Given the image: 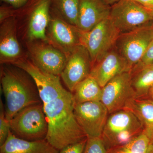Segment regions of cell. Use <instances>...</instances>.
<instances>
[{"mask_svg":"<svg viewBox=\"0 0 153 153\" xmlns=\"http://www.w3.org/2000/svg\"><path fill=\"white\" fill-rule=\"evenodd\" d=\"M148 98L152 100H153V86L151 88L148 94Z\"/></svg>","mask_w":153,"mask_h":153,"instance_id":"cell-31","label":"cell"},{"mask_svg":"<svg viewBox=\"0 0 153 153\" xmlns=\"http://www.w3.org/2000/svg\"><path fill=\"white\" fill-rule=\"evenodd\" d=\"M80 0H52L60 17L76 26L79 16Z\"/></svg>","mask_w":153,"mask_h":153,"instance_id":"cell-22","label":"cell"},{"mask_svg":"<svg viewBox=\"0 0 153 153\" xmlns=\"http://www.w3.org/2000/svg\"><path fill=\"white\" fill-rule=\"evenodd\" d=\"M51 3L52 0H36L31 6L28 33L31 41L39 40L49 43L46 30L51 19Z\"/></svg>","mask_w":153,"mask_h":153,"instance_id":"cell-17","label":"cell"},{"mask_svg":"<svg viewBox=\"0 0 153 153\" xmlns=\"http://www.w3.org/2000/svg\"><path fill=\"white\" fill-rule=\"evenodd\" d=\"M153 37V26L119 36L115 47L127 63L130 72L143 57Z\"/></svg>","mask_w":153,"mask_h":153,"instance_id":"cell-7","label":"cell"},{"mask_svg":"<svg viewBox=\"0 0 153 153\" xmlns=\"http://www.w3.org/2000/svg\"><path fill=\"white\" fill-rule=\"evenodd\" d=\"M83 153H108L101 137H87Z\"/></svg>","mask_w":153,"mask_h":153,"instance_id":"cell-24","label":"cell"},{"mask_svg":"<svg viewBox=\"0 0 153 153\" xmlns=\"http://www.w3.org/2000/svg\"><path fill=\"white\" fill-rule=\"evenodd\" d=\"M109 18L120 34L153 26L150 12L135 0H120L111 7Z\"/></svg>","mask_w":153,"mask_h":153,"instance_id":"cell-5","label":"cell"},{"mask_svg":"<svg viewBox=\"0 0 153 153\" xmlns=\"http://www.w3.org/2000/svg\"><path fill=\"white\" fill-rule=\"evenodd\" d=\"M74 114L87 137H101L109 115L107 108L101 101L75 103Z\"/></svg>","mask_w":153,"mask_h":153,"instance_id":"cell-9","label":"cell"},{"mask_svg":"<svg viewBox=\"0 0 153 153\" xmlns=\"http://www.w3.org/2000/svg\"><path fill=\"white\" fill-rule=\"evenodd\" d=\"M128 71L127 63L114 47L93 65L90 75L102 88L116 76Z\"/></svg>","mask_w":153,"mask_h":153,"instance_id":"cell-14","label":"cell"},{"mask_svg":"<svg viewBox=\"0 0 153 153\" xmlns=\"http://www.w3.org/2000/svg\"><path fill=\"white\" fill-rule=\"evenodd\" d=\"M131 85L136 98H147L153 86V63L131 71Z\"/></svg>","mask_w":153,"mask_h":153,"instance_id":"cell-20","label":"cell"},{"mask_svg":"<svg viewBox=\"0 0 153 153\" xmlns=\"http://www.w3.org/2000/svg\"><path fill=\"white\" fill-rule=\"evenodd\" d=\"M10 131V121L7 119L4 104L1 99L0 102V146L5 142Z\"/></svg>","mask_w":153,"mask_h":153,"instance_id":"cell-25","label":"cell"},{"mask_svg":"<svg viewBox=\"0 0 153 153\" xmlns=\"http://www.w3.org/2000/svg\"><path fill=\"white\" fill-rule=\"evenodd\" d=\"M10 131L22 139L37 141L46 139L48 125L43 103L23 108L10 120Z\"/></svg>","mask_w":153,"mask_h":153,"instance_id":"cell-4","label":"cell"},{"mask_svg":"<svg viewBox=\"0 0 153 153\" xmlns=\"http://www.w3.org/2000/svg\"><path fill=\"white\" fill-rule=\"evenodd\" d=\"M1 1L6 3L10 6L11 8L16 10L24 7L27 4L29 1L33 0H1Z\"/></svg>","mask_w":153,"mask_h":153,"instance_id":"cell-28","label":"cell"},{"mask_svg":"<svg viewBox=\"0 0 153 153\" xmlns=\"http://www.w3.org/2000/svg\"><path fill=\"white\" fill-rule=\"evenodd\" d=\"M59 151L46 139L27 140L16 137L10 131L5 142L0 146V153H59Z\"/></svg>","mask_w":153,"mask_h":153,"instance_id":"cell-18","label":"cell"},{"mask_svg":"<svg viewBox=\"0 0 153 153\" xmlns=\"http://www.w3.org/2000/svg\"><path fill=\"white\" fill-rule=\"evenodd\" d=\"M44 105L48 122L46 140L58 150L87 138L74 114L73 94L68 91Z\"/></svg>","mask_w":153,"mask_h":153,"instance_id":"cell-1","label":"cell"},{"mask_svg":"<svg viewBox=\"0 0 153 153\" xmlns=\"http://www.w3.org/2000/svg\"><path fill=\"white\" fill-rule=\"evenodd\" d=\"M111 7L102 0H80L76 27L82 32L92 30L109 18Z\"/></svg>","mask_w":153,"mask_h":153,"instance_id":"cell-15","label":"cell"},{"mask_svg":"<svg viewBox=\"0 0 153 153\" xmlns=\"http://www.w3.org/2000/svg\"><path fill=\"white\" fill-rule=\"evenodd\" d=\"M152 63H153V37L143 57L140 61V63L133 68L131 71L134 69L149 65Z\"/></svg>","mask_w":153,"mask_h":153,"instance_id":"cell-27","label":"cell"},{"mask_svg":"<svg viewBox=\"0 0 153 153\" xmlns=\"http://www.w3.org/2000/svg\"><path fill=\"white\" fill-rule=\"evenodd\" d=\"M1 83L6 116L9 121L25 108L42 102L33 79L19 67H3Z\"/></svg>","mask_w":153,"mask_h":153,"instance_id":"cell-2","label":"cell"},{"mask_svg":"<svg viewBox=\"0 0 153 153\" xmlns=\"http://www.w3.org/2000/svg\"><path fill=\"white\" fill-rule=\"evenodd\" d=\"M48 26L49 41L67 56L74 48L81 45V30L60 17L51 18Z\"/></svg>","mask_w":153,"mask_h":153,"instance_id":"cell-13","label":"cell"},{"mask_svg":"<svg viewBox=\"0 0 153 153\" xmlns=\"http://www.w3.org/2000/svg\"><path fill=\"white\" fill-rule=\"evenodd\" d=\"M150 143L149 138L143 133L127 144L108 150V153H146Z\"/></svg>","mask_w":153,"mask_h":153,"instance_id":"cell-23","label":"cell"},{"mask_svg":"<svg viewBox=\"0 0 153 153\" xmlns=\"http://www.w3.org/2000/svg\"><path fill=\"white\" fill-rule=\"evenodd\" d=\"M125 109L131 111L136 116L143 128L144 134L153 143V100L149 98H136Z\"/></svg>","mask_w":153,"mask_h":153,"instance_id":"cell-19","label":"cell"},{"mask_svg":"<svg viewBox=\"0 0 153 153\" xmlns=\"http://www.w3.org/2000/svg\"><path fill=\"white\" fill-rule=\"evenodd\" d=\"M143 133V128L132 111L123 109L109 114L101 136L108 150L130 142Z\"/></svg>","mask_w":153,"mask_h":153,"instance_id":"cell-3","label":"cell"},{"mask_svg":"<svg viewBox=\"0 0 153 153\" xmlns=\"http://www.w3.org/2000/svg\"><path fill=\"white\" fill-rule=\"evenodd\" d=\"M146 153H153V143H150Z\"/></svg>","mask_w":153,"mask_h":153,"instance_id":"cell-32","label":"cell"},{"mask_svg":"<svg viewBox=\"0 0 153 153\" xmlns=\"http://www.w3.org/2000/svg\"><path fill=\"white\" fill-rule=\"evenodd\" d=\"M0 29L1 63L13 64L21 59V47L17 39L16 19L10 17L2 22Z\"/></svg>","mask_w":153,"mask_h":153,"instance_id":"cell-16","label":"cell"},{"mask_svg":"<svg viewBox=\"0 0 153 153\" xmlns=\"http://www.w3.org/2000/svg\"><path fill=\"white\" fill-rule=\"evenodd\" d=\"M92 65L87 49L82 45L73 49L60 76L68 91L72 93L76 85L90 75Z\"/></svg>","mask_w":153,"mask_h":153,"instance_id":"cell-11","label":"cell"},{"mask_svg":"<svg viewBox=\"0 0 153 153\" xmlns=\"http://www.w3.org/2000/svg\"><path fill=\"white\" fill-rule=\"evenodd\" d=\"M72 93L75 104L100 101L102 88L94 78L89 75L76 85Z\"/></svg>","mask_w":153,"mask_h":153,"instance_id":"cell-21","label":"cell"},{"mask_svg":"<svg viewBox=\"0 0 153 153\" xmlns=\"http://www.w3.org/2000/svg\"><path fill=\"white\" fill-rule=\"evenodd\" d=\"M120 35V33L110 18L90 31H81V45L88 51L92 66L114 48Z\"/></svg>","mask_w":153,"mask_h":153,"instance_id":"cell-6","label":"cell"},{"mask_svg":"<svg viewBox=\"0 0 153 153\" xmlns=\"http://www.w3.org/2000/svg\"><path fill=\"white\" fill-rule=\"evenodd\" d=\"M105 3L109 6H111L115 3H117L120 0H102Z\"/></svg>","mask_w":153,"mask_h":153,"instance_id":"cell-30","label":"cell"},{"mask_svg":"<svg viewBox=\"0 0 153 153\" xmlns=\"http://www.w3.org/2000/svg\"><path fill=\"white\" fill-rule=\"evenodd\" d=\"M13 64L26 71L31 76L37 86L43 104L48 103L69 91L63 87L60 76L45 73L31 61L21 58Z\"/></svg>","mask_w":153,"mask_h":153,"instance_id":"cell-10","label":"cell"},{"mask_svg":"<svg viewBox=\"0 0 153 153\" xmlns=\"http://www.w3.org/2000/svg\"><path fill=\"white\" fill-rule=\"evenodd\" d=\"M150 12V11H149ZM150 13L151 15H152V19H153V11H150Z\"/></svg>","mask_w":153,"mask_h":153,"instance_id":"cell-33","label":"cell"},{"mask_svg":"<svg viewBox=\"0 0 153 153\" xmlns=\"http://www.w3.org/2000/svg\"><path fill=\"white\" fill-rule=\"evenodd\" d=\"M149 11H153V0H135Z\"/></svg>","mask_w":153,"mask_h":153,"instance_id":"cell-29","label":"cell"},{"mask_svg":"<svg viewBox=\"0 0 153 153\" xmlns=\"http://www.w3.org/2000/svg\"><path fill=\"white\" fill-rule=\"evenodd\" d=\"M87 137L78 142L68 145L59 151V153H83Z\"/></svg>","mask_w":153,"mask_h":153,"instance_id":"cell-26","label":"cell"},{"mask_svg":"<svg viewBox=\"0 0 153 153\" xmlns=\"http://www.w3.org/2000/svg\"><path fill=\"white\" fill-rule=\"evenodd\" d=\"M136 98L129 71L119 74L102 88L101 101L107 108L109 114L125 109Z\"/></svg>","mask_w":153,"mask_h":153,"instance_id":"cell-8","label":"cell"},{"mask_svg":"<svg viewBox=\"0 0 153 153\" xmlns=\"http://www.w3.org/2000/svg\"><path fill=\"white\" fill-rule=\"evenodd\" d=\"M48 43H35L30 46L32 62L45 73L60 76L66 65L68 56Z\"/></svg>","mask_w":153,"mask_h":153,"instance_id":"cell-12","label":"cell"}]
</instances>
